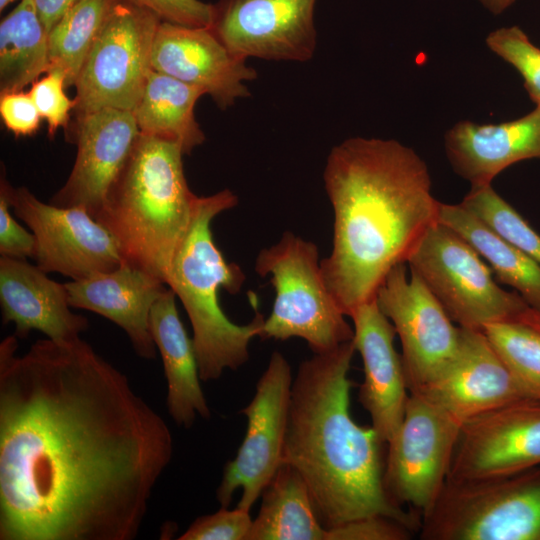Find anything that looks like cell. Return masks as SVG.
Segmentation results:
<instances>
[{"instance_id":"obj_1","label":"cell","mask_w":540,"mask_h":540,"mask_svg":"<svg viewBox=\"0 0 540 540\" xmlns=\"http://www.w3.org/2000/svg\"><path fill=\"white\" fill-rule=\"evenodd\" d=\"M0 344V540H133L173 455L164 419L84 340Z\"/></svg>"},{"instance_id":"obj_2","label":"cell","mask_w":540,"mask_h":540,"mask_svg":"<svg viewBox=\"0 0 540 540\" xmlns=\"http://www.w3.org/2000/svg\"><path fill=\"white\" fill-rule=\"evenodd\" d=\"M334 213L333 244L321 260L325 283L346 316L376 297L391 271L438 222L425 162L395 140L350 138L323 172Z\"/></svg>"},{"instance_id":"obj_3","label":"cell","mask_w":540,"mask_h":540,"mask_svg":"<svg viewBox=\"0 0 540 540\" xmlns=\"http://www.w3.org/2000/svg\"><path fill=\"white\" fill-rule=\"evenodd\" d=\"M353 340L302 361L293 378L283 462L302 477L326 528L384 515L420 528L421 518L391 501L383 445L350 411Z\"/></svg>"},{"instance_id":"obj_4","label":"cell","mask_w":540,"mask_h":540,"mask_svg":"<svg viewBox=\"0 0 540 540\" xmlns=\"http://www.w3.org/2000/svg\"><path fill=\"white\" fill-rule=\"evenodd\" d=\"M183 155L176 143L140 133L95 219L114 236L125 262L165 284L199 201Z\"/></svg>"},{"instance_id":"obj_5","label":"cell","mask_w":540,"mask_h":540,"mask_svg":"<svg viewBox=\"0 0 540 540\" xmlns=\"http://www.w3.org/2000/svg\"><path fill=\"white\" fill-rule=\"evenodd\" d=\"M237 196L229 189L199 197L190 229L177 250L166 278L191 322L193 344L202 381L220 378L225 369L236 370L249 358V343L259 336L264 322L256 312L246 325L233 323L219 305L223 288L237 294L246 277L239 265L227 262L213 239L211 223L235 207Z\"/></svg>"},{"instance_id":"obj_6","label":"cell","mask_w":540,"mask_h":540,"mask_svg":"<svg viewBox=\"0 0 540 540\" xmlns=\"http://www.w3.org/2000/svg\"><path fill=\"white\" fill-rule=\"evenodd\" d=\"M255 271L270 275L275 290L259 337L302 338L314 354L353 340L354 330L325 283L316 244L286 231L276 244L260 251Z\"/></svg>"},{"instance_id":"obj_7","label":"cell","mask_w":540,"mask_h":540,"mask_svg":"<svg viewBox=\"0 0 540 540\" xmlns=\"http://www.w3.org/2000/svg\"><path fill=\"white\" fill-rule=\"evenodd\" d=\"M419 531L423 540H540V466L447 480Z\"/></svg>"},{"instance_id":"obj_8","label":"cell","mask_w":540,"mask_h":540,"mask_svg":"<svg viewBox=\"0 0 540 540\" xmlns=\"http://www.w3.org/2000/svg\"><path fill=\"white\" fill-rule=\"evenodd\" d=\"M406 263L461 328L483 331L494 323L520 322L532 309L517 292L501 288L474 247L439 221Z\"/></svg>"},{"instance_id":"obj_9","label":"cell","mask_w":540,"mask_h":540,"mask_svg":"<svg viewBox=\"0 0 540 540\" xmlns=\"http://www.w3.org/2000/svg\"><path fill=\"white\" fill-rule=\"evenodd\" d=\"M160 22L152 12L125 0L113 7L75 82L77 115L105 108L134 111L152 70Z\"/></svg>"},{"instance_id":"obj_10","label":"cell","mask_w":540,"mask_h":540,"mask_svg":"<svg viewBox=\"0 0 540 540\" xmlns=\"http://www.w3.org/2000/svg\"><path fill=\"white\" fill-rule=\"evenodd\" d=\"M462 423L424 395L409 392L405 413L387 443L384 487L393 503L420 512L445 485Z\"/></svg>"},{"instance_id":"obj_11","label":"cell","mask_w":540,"mask_h":540,"mask_svg":"<svg viewBox=\"0 0 540 540\" xmlns=\"http://www.w3.org/2000/svg\"><path fill=\"white\" fill-rule=\"evenodd\" d=\"M1 187L14 214L33 233L32 259L44 272L81 280L124 262L114 236L85 209L43 203L28 188L12 187L3 175Z\"/></svg>"},{"instance_id":"obj_12","label":"cell","mask_w":540,"mask_h":540,"mask_svg":"<svg viewBox=\"0 0 540 540\" xmlns=\"http://www.w3.org/2000/svg\"><path fill=\"white\" fill-rule=\"evenodd\" d=\"M292 383L287 359L274 351L257 382L254 397L240 411L247 418V428L216 491L221 507H228L235 491L242 489L237 507L250 511L283 463Z\"/></svg>"},{"instance_id":"obj_13","label":"cell","mask_w":540,"mask_h":540,"mask_svg":"<svg viewBox=\"0 0 540 540\" xmlns=\"http://www.w3.org/2000/svg\"><path fill=\"white\" fill-rule=\"evenodd\" d=\"M407 263L388 273L376 293L382 313L393 324L402 346L409 392L439 377L455 360L462 329L455 326L441 304Z\"/></svg>"},{"instance_id":"obj_14","label":"cell","mask_w":540,"mask_h":540,"mask_svg":"<svg viewBox=\"0 0 540 540\" xmlns=\"http://www.w3.org/2000/svg\"><path fill=\"white\" fill-rule=\"evenodd\" d=\"M316 0H220L209 28L236 57L309 61L316 50Z\"/></svg>"},{"instance_id":"obj_15","label":"cell","mask_w":540,"mask_h":540,"mask_svg":"<svg viewBox=\"0 0 540 540\" xmlns=\"http://www.w3.org/2000/svg\"><path fill=\"white\" fill-rule=\"evenodd\" d=\"M540 466V400L511 402L466 420L447 480L508 475Z\"/></svg>"},{"instance_id":"obj_16","label":"cell","mask_w":540,"mask_h":540,"mask_svg":"<svg viewBox=\"0 0 540 540\" xmlns=\"http://www.w3.org/2000/svg\"><path fill=\"white\" fill-rule=\"evenodd\" d=\"M74 130L75 163L50 203L83 208L96 219L140 131L133 111L114 108L78 114Z\"/></svg>"},{"instance_id":"obj_17","label":"cell","mask_w":540,"mask_h":540,"mask_svg":"<svg viewBox=\"0 0 540 540\" xmlns=\"http://www.w3.org/2000/svg\"><path fill=\"white\" fill-rule=\"evenodd\" d=\"M152 69L205 91L220 109L250 96L246 82L257 72L234 56L209 27L161 21L153 42Z\"/></svg>"},{"instance_id":"obj_18","label":"cell","mask_w":540,"mask_h":540,"mask_svg":"<svg viewBox=\"0 0 540 540\" xmlns=\"http://www.w3.org/2000/svg\"><path fill=\"white\" fill-rule=\"evenodd\" d=\"M462 329L452 364L418 391L462 424L469 418L523 399H535L482 330Z\"/></svg>"},{"instance_id":"obj_19","label":"cell","mask_w":540,"mask_h":540,"mask_svg":"<svg viewBox=\"0 0 540 540\" xmlns=\"http://www.w3.org/2000/svg\"><path fill=\"white\" fill-rule=\"evenodd\" d=\"M349 317L364 370L359 401L370 415L371 426L387 444L401 425L409 397L402 356L394 347L396 331L376 298L357 307Z\"/></svg>"},{"instance_id":"obj_20","label":"cell","mask_w":540,"mask_h":540,"mask_svg":"<svg viewBox=\"0 0 540 540\" xmlns=\"http://www.w3.org/2000/svg\"><path fill=\"white\" fill-rule=\"evenodd\" d=\"M0 304L3 323H14L18 338L38 330L53 341L71 342L88 328L87 319L70 310L65 283L26 259L1 256Z\"/></svg>"},{"instance_id":"obj_21","label":"cell","mask_w":540,"mask_h":540,"mask_svg":"<svg viewBox=\"0 0 540 540\" xmlns=\"http://www.w3.org/2000/svg\"><path fill=\"white\" fill-rule=\"evenodd\" d=\"M71 307L97 313L125 331L138 356H156L149 316L168 288L151 273L123 262L118 268L86 279L65 283Z\"/></svg>"},{"instance_id":"obj_22","label":"cell","mask_w":540,"mask_h":540,"mask_svg":"<svg viewBox=\"0 0 540 540\" xmlns=\"http://www.w3.org/2000/svg\"><path fill=\"white\" fill-rule=\"evenodd\" d=\"M445 148L453 170L471 186L491 184L508 166L540 158V106L499 124L461 121L446 133Z\"/></svg>"},{"instance_id":"obj_23","label":"cell","mask_w":540,"mask_h":540,"mask_svg":"<svg viewBox=\"0 0 540 540\" xmlns=\"http://www.w3.org/2000/svg\"><path fill=\"white\" fill-rule=\"evenodd\" d=\"M176 294L168 287L154 303L149 328L161 355L167 380V409L177 426L190 428L196 416L211 413L200 386L199 367L190 338L179 318Z\"/></svg>"},{"instance_id":"obj_24","label":"cell","mask_w":540,"mask_h":540,"mask_svg":"<svg viewBox=\"0 0 540 540\" xmlns=\"http://www.w3.org/2000/svg\"><path fill=\"white\" fill-rule=\"evenodd\" d=\"M204 94L197 86L152 69L133 111L140 133L176 143L184 155L190 154L205 141L194 114Z\"/></svg>"},{"instance_id":"obj_25","label":"cell","mask_w":540,"mask_h":540,"mask_svg":"<svg viewBox=\"0 0 540 540\" xmlns=\"http://www.w3.org/2000/svg\"><path fill=\"white\" fill-rule=\"evenodd\" d=\"M261 496L246 540H326L309 489L291 465L281 464Z\"/></svg>"},{"instance_id":"obj_26","label":"cell","mask_w":540,"mask_h":540,"mask_svg":"<svg viewBox=\"0 0 540 540\" xmlns=\"http://www.w3.org/2000/svg\"><path fill=\"white\" fill-rule=\"evenodd\" d=\"M438 221L466 239L488 263L496 280L511 286L540 313V264L461 204H440Z\"/></svg>"},{"instance_id":"obj_27","label":"cell","mask_w":540,"mask_h":540,"mask_svg":"<svg viewBox=\"0 0 540 540\" xmlns=\"http://www.w3.org/2000/svg\"><path fill=\"white\" fill-rule=\"evenodd\" d=\"M48 67V31L33 1L20 0L0 24L1 92L23 90Z\"/></svg>"},{"instance_id":"obj_28","label":"cell","mask_w":540,"mask_h":540,"mask_svg":"<svg viewBox=\"0 0 540 540\" xmlns=\"http://www.w3.org/2000/svg\"><path fill=\"white\" fill-rule=\"evenodd\" d=\"M119 1L78 0L48 33V69L61 70L67 86L75 85L92 45Z\"/></svg>"},{"instance_id":"obj_29","label":"cell","mask_w":540,"mask_h":540,"mask_svg":"<svg viewBox=\"0 0 540 540\" xmlns=\"http://www.w3.org/2000/svg\"><path fill=\"white\" fill-rule=\"evenodd\" d=\"M483 332L530 395L540 400V330L523 322H500Z\"/></svg>"},{"instance_id":"obj_30","label":"cell","mask_w":540,"mask_h":540,"mask_svg":"<svg viewBox=\"0 0 540 540\" xmlns=\"http://www.w3.org/2000/svg\"><path fill=\"white\" fill-rule=\"evenodd\" d=\"M540 264V235L491 186H471L460 203Z\"/></svg>"},{"instance_id":"obj_31","label":"cell","mask_w":540,"mask_h":540,"mask_svg":"<svg viewBox=\"0 0 540 540\" xmlns=\"http://www.w3.org/2000/svg\"><path fill=\"white\" fill-rule=\"evenodd\" d=\"M486 43L521 74L530 98L536 106H540V48L517 26L491 32Z\"/></svg>"},{"instance_id":"obj_32","label":"cell","mask_w":540,"mask_h":540,"mask_svg":"<svg viewBox=\"0 0 540 540\" xmlns=\"http://www.w3.org/2000/svg\"><path fill=\"white\" fill-rule=\"evenodd\" d=\"M65 87V74L59 69L50 68L45 76L31 84L28 91L42 119L47 122L50 138L60 127H67L70 111L76 106L75 100L66 95Z\"/></svg>"},{"instance_id":"obj_33","label":"cell","mask_w":540,"mask_h":540,"mask_svg":"<svg viewBox=\"0 0 540 540\" xmlns=\"http://www.w3.org/2000/svg\"><path fill=\"white\" fill-rule=\"evenodd\" d=\"M221 507L217 512L197 518L180 540H246L253 520L249 512L236 507Z\"/></svg>"},{"instance_id":"obj_34","label":"cell","mask_w":540,"mask_h":540,"mask_svg":"<svg viewBox=\"0 0 540 540\" xmlns=\"http://www.w3.org/2000/svg\"><path fill=\"white\" fill-rule=\"evenodd\" d=\"M413 528L384 515H370L327 528L326 540H408Z\"/></svg>"},{"instance_id":"obj_35","label":"cell","mask_w":540,"mask_h":540,"mask_svg":"<svg viewBox=\"0 0 540 540\" xmlns=\"http://www.w3.org/2000/svg\"><path fill=\"white\" fill-rule=\"evenodd\" d=\"M155 14L161 21L190 26L209 27L213 5L200 0H125Z\"/></svg>"},{"instance_id":"obj_36","label":"cell","mask_w":540,"mask_h":540,"mask_svg":"<svg viewBox=\"0 0 540 540\" xmlns=\"http://www.w3.org/2000/svg\"><path fill=\"white\" fill-rule=\"evenodd\" d=\"M1 119L15 136H30L37 132L42 119L29 92L6 91L0 96Z\"/></svg>"},{"instance_id":"obj_37","label":"cell","mask_w":540,"mask_h":540,"mask_svg":"<svg viewBox=\"0 0 540 540\" xmlns=\"http://www.w3.org/2000/svg\"><path fill=\"white\" fill-rule=\"evenodd\" d=\"M10 208L6 191L0 186V254L18 259L33 258L35 237L14 219Z\"/></svg>"},{"instance_id":"obj_38","label":"cell","mask_w":540,"mask_h":540,"mask_svg":"<svg viewBox=\"0 0 540 540\" xmlns=\"http://www.w3.org/2000/svg\"><path fill=\"white\" fill-rule=\"evenodd\" d=\"M48 33L78 0H32Z\"/></svg>"},{"instance_id":"obj_39","label":"cell","mask_w":540,"mask_h":540,"mask_svg":"<svg viewBox=\"0 0 540 540\" xmlns=\"http://www.w3.org/2000/svg\"><path fill=\"white\" fill-rule=\"evenodd\" d=\"M491 13L497 15L505 11L515 0H478Z\"/></svg>"},{"instance_id":"obj_40","label":"cell","mask_w":540,"mask_h":540,"mask_svg":"<svg viewBox=\"0 0 540 540\" xmlns=\"http://www.w3.org/2000/svg\"><path fill=\"white\" fill-rule=\"evenodd\" d=\"M16 0H0V11L2 12L9 4Z\"/></svg>"}]
</instances>
